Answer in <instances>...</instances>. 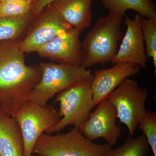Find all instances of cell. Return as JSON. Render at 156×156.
<instances>
[{
    "label": "cell",
    "mask_w": 156,
    "mask_h": 156,
    "mask_svg": "<svg viewBox=\"0 0 156 156\" xmlns=\"http://www.w3.org/2000/svg\"><path fill=\"white\" fill-rule=\"evenodd\" d=\"M35 0H0V2H22L33 4Z\"/></svg>",
    "instance_id": "obj_22"
},
{
    "label": "cell",
    "mask_w": 156,
    "mask_h": 156,
    "mask_svg": "<svg viewBox=\"0 0 156 156\" xmlns=\"http://www.w3.org/2000/svg\"><path fill=\"white\" fill-rule=\"evenodd\" d=\"M93 76L79 82L56 94L53 103L59 102V122L45 134L62 131L66 126L79 127L88 119L95 107L91 84Z\"/></svg>",
    "instance_id": "obj_4"
},
{
    "label": "cell",
    "mask_w": 156,
    "mask_h": 156,
    "mask_svg": "<svg viewBox=\"0 0 156 156\" xmlns=\"http://www.w3.org/2000/svg\"><path fill=\"white\" fill-rule=\"evenodd\" d=\"M33 4L22 2H0V17L19 18L31 13Z\"/></svg>",
    "instance_id": "obj_19"
},
{
    "label": "cell",
    "mask_w": 156,
    "mask_h": 156,
    "mask_svg": "<svg viewBox=\"0 0 156 156\" xmlns=\"http://www.w3.org/2000/svg\"><path fill=\"white\" fill-rule=\"evenodd\" d=\"M141 69L136 65L118 63L110 68L96 70L93 74L91 84L95 106L106 99L124 80L138 74Z\"/></svg>",
    "instance_id": "obj_12"
},
{
    "label": "cell",
    "mask_w": 156,
    "mask_h": 156,
    "mask_svg": "<svg viewBox=\"0 0 156 156\" xmlns=\"http://www.w3.org/2000/svg\"><path fill=\"white\" fill-rule=\"evenodd\" d=\"M98 105L87 121L78 128L81 134L90 141L102 138L112 147L116 144L122 135L121 127L116 123L118 118L116 109L106 99Z\"/></svg>",
    "instance_id": "obj_9"
},
{
    "label": "cell",
    "mask_w": 156,
    "mask_h": 156,
    "mask_svg": "<svg viewBox=\"0 0 156 156\" xmlns=\"http://www.w3.org/2000/svg\"><path fill=\"white\" fill-rule=\"evenodd\" d=\"M123 17L109 11L106 16L98 19L81 43L82 66L87 69L95 65L111 62L122 37Z\"/></svg>",
    "instance_id": "obj_2"
},
{
    "label": "cell",
    "mask_w": 156,
    "mask_h": 156,
    "mask_svg": "<svg viewBox=\"0 0 156 156\" xmlns=\"http://www.w3.org/2000/svg\"><path fill=\"white\" fill-rule=\"evenodd\" d=\"M111 147L96 144L83 135L78 127L71 131L56 135L41 134L33 150L39 156H105Z\"/></svg>",
    "instance_id": "obj_5"
},
{
    "label": "cell",
    "mask_w": 156,
    "mask_h": 156,
    "mask_svg": "<svg viewBox=\"0 0 156 156\" xmlns=\"http://www.w3.org/2000/svg\"><path fill=\"white\" fill-rule=\"evenodd\" d=\"M35 16L9 18L0 17V42L21 38L26 34Z\"/></svg>",
    "instance_id": "obj_16"
},
{
    "label": "cell",
    "mask_w": 156,
    "mask_h": 156,
    "mask_svg": "<svg viewBox=\"0 0 156 156\" xmlns=\"http://www.w3.org/2000/svg\"><path fill=\"white\" fill-rule=\"evenodd\" d=\"M21 39L0 42V109L11 116L29 100L42 76L39 65L26 64Z\"/></svg>",
    "instance_id": "obj_1"
},
{
    "label": "cell",
    "mask_w": 156,
    "mask_h": 156,
    "mask_svg": "<svg viewBox=\"0 0 156 156\" xmlns=\"http://www.w3.org/2000/svg\"><path fill=\"white\" fill-rule=\"evenodd\" d=\"M11 117L22 134L24 156H34V147L39 136L56 126L61 119L53 105H41L30 100L21 105Z\"/></svg>",
    "instance_id": "obj_6"
},
{
    "label": "cell",
    "mask_w": 156,
    "mask_h": 156,
    "mask_svg": "<svg viewBox=\"0 0 156 156\" xmlns=\"http://www.w3.org/2000/svg\"><path fill=\"white\" fill-rule=\"evenodd\" d=\"M0 156H24L23 138L18 124L1 109Z\"/></svg>",
    "instance_id": "obj_14"
},
{
    "label": "cell",
    "mask_w": 156,
    "mask_h": 156,
    "mask_svg": "<svg viewBox=\"0 0 156 156\" xmlns=\"http://www.w3.org/2000/svg\"><path fill=\"white\" fill-rule=\"evenodd\" d=\"M81 34L80 31L71 27L59 34L40 48L37 53L41 57L58 63L81 66Z\"/></svg>",
    "instance_id": "obj_10"
},
{
    "label": "cell",
    "mask_w": 156,
    "mask_h": 156,
    "mask_svg": "<svg viewBox=\"0 0 156 156\" xmlns=\"http://www.w3.org/2000/svg\"><path fill=\"white\" fill-rule=\"evenodd\" d=\"M34 18L24 38L19 44L23 53L37 52L59 34L71 28L50 5Z\"/></svg>",
    "instance_id": "obj_8"
},
{
    "label": "cell",
    "mask_w": 156,
    "mask_h": 156,
    "mask_svg": "<svg viewBox=\"0 0 156 156\" xmlns=\"http://www.w3.org/2000/svg\"><path fill=\"white\" fill-rule=\"evenodd\" d=\"M148 90L141 88L137 81L127 78L112 91L106 99L114 105L120 122L125 124L130 136L145 115Z\"/></svg>",
    "instance_id": "obj_7"
},
{
    "label": "cell",
    "mask_w": 156,
    "mask_h": 156,
    "mask_svg": "<svg viewBox=\"0 0 156 156\" xmlns=\"http://www.w3.org/2000/svg\"><path fill=\"white\" fill-rule=\"evenodd\" d=\"M141 17L139 14L133 19L126 16L127 29L119 49L111 62L113 64L128 63L139 66L141 69L146 68L148 58L140 27Z\"/></svg>",
    "instance_id": "obj_11"
},
{
    "label": "cell",
    "mask_w": 156,
    "mask_h": 156,
    "mask_svg": "<svg viewBox=\"0 0 156 156\" xmlns=\"http://www.w3.org/2000/svg\"><path fill=\"white\" fill-rule=\"evenodd\" d=\"M138 128L145 135L154 156H156V114L147 111L143 119L138 125Z\"/></svg>",
    "instance_id": "obj_20"
},
{
    "label": "cell",
    "mask_w": 156,
    "mask_h": 156,
    "mask_svg": "<svg viewBox=\"0 0 156 156\" xmlns=\"http://www.w3.org/2000/svg\"><path fill=\"white\" fill-rule=\"evenodd\" d=\"M54 0H35L33 4L31 13L34 16L38 15Z\"/></svg>",
    "instance_id": "obj_21"
},
{
    "label": "cell",
    "mask_w": 156,
    "mask_h": 156,
    "mask_svg": "<svg viewBox=\"0 0 156 156\" xmlns=\"http://www.w3.org/2000/svg\"><path fill=\"white\" fill-rule=\"evenodd\" d=\"M140 27L143 39L145 44L147 57L152 58L156 75V15L150 18L141 17Z\"/></svg>",
    "instance_id": "obj_18"
},
{
    "label": "cell",
    "mask_w": 156,
    "mask_h": 156,
    "mask_svg": "<svg viewBox=\"0 0 156 156\" xmlns=\"http://www.w3.org/2000/svg\"><path fill=\"white\" fill-rule=\"evenodd\" d=\"M149 151V145L143 134L136 138L129 136L124 144L111 149L105 156H146Z\"/></svg>",
    "instance_id": "obj_17"
},
{
    "label": "cell",
    "mask_w": 156,
    "mask_h": 156,
    "mask_svg": "<svg viewBox=\"0 0 156 156\" xmlns=\"http://www.w3.org/2000/svg\"><path fill=\"white\" fill-rule=\"evenodd\" d=\"M109 11L123 16L126 11L132 10L141 17L150 18L156 15V6L151 0H101Z\"/></svg>",
    "instance_id": "obj_15"
},
{
    "label": "cell",
    "mask_w": 156,
    "mask_h": 156,
    "mask_svg": "<svg viewBox=\"0 0 156 156\" xmlns=\"http://www.w3.org/2000/svg\"><path fill=\"white\" fill-rule=\"evenodd\" d=\"M41 80L31 92L29 100L44 105L58 93L93 75L82 66L40 62Z\"/></svg>",
    "instance_id": "obj_3"
},
{
    "label": "cell",
    "mask_w": 156,
    "mask_h": 156,
    "mask_svg": "<svg viewBox=\"0 0 156 156\" xmlns=\"http://www.w3.org/2000/svg\"><path fill=\"white\" fill-rule=\"evenodd\" d=\"M93 0H54L50 5L67 24L82 32L91 24Z\"/></svg>",
    "instance_id": "obj_13"
}]
</instances>
